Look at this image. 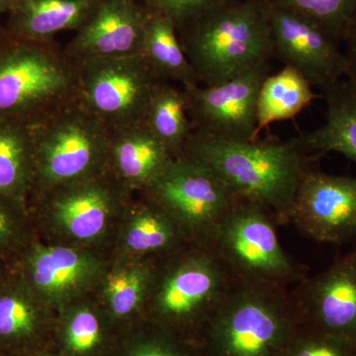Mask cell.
Wrapping results in <instances>:
<instances>
[{"instance_id": "obj_21", "label": "cell", "mask_w": 356, "mask_h": 356, "mask_svg": "<svg viewBox=\"0 0 356 356\" xmlns=\"http://www.w3.org/2000/svg\"><path fill=\"white\" fill-rule=\"evenodd\" d=\"M316 98L318 95L308 79L289 65L268 74L257 97V132L275 122L294 118Z\"/></svg>"}, {"instance_id": "obj_15", "label": "cell", "mask_w": 356, "mask_h": 356, "mask_svg": "<svg viewBox=\"0 0 356 356\" xmlns=\"http://www.w3.org/2000/svg\"><path fill=\"white\" fill-rule=\"evenodd\" d=\"M173 159L144 121L111 130L107 163L125 184L147 188Z\"/></svg>"}, {"instance_id": "obj_1", "label": "cell", "mask_w": 356, "mask_h": 356, "mask_svg": "<svg viewBox=\"0 0 356 356\" xmlns=\"http://www.w3.org/2000/svg\"><path fill=\"white\" fill-rule=\"evenodd\" d=\"M184 154L207 165L238 197L266 208L278 225L290 222L300 182L317 161L295 139L222 140L197 132Z\"/></svg>"}, {"instance_id": "obj_26", "label": "cell", "mask_w": 356, "mask_h": 356, "mask_svg": "<svg viewBox=\"0 0 356 356\" xmlns=\"http://www.w3.org/2000/svg\"><path fill=\"white\" fill-rule=\"evenodd\" d=\"M179 231L175 222L161 207L147 209L135 218L128 232L127 243L140 252L168 250L177 242Z\"/></svg>"}, {"instance_id": "obj_16", "label": "cell", "mask_w": 356, "mask_h": 356, "mask_svg": "<svg viewBox=\"0 0 356 356\" xmlns=\"http://www.w3.org/2000/svg\"><path fill=\"white\" fill-rule=\"evenodd\" d=\"M321 89L327 108L324 125L295 140L314 158L339 153L356 163V93L343 79Z\"/></svg>"}, {"instance_id": "obj_29", "label": "cell", "mask_w": 356, "mask_h": 356, "mask_svg": "<svg viewBox=\"0 0 356 356\" xmlns=\"http://www.w3.org/2000/svg\"><path fill=\"white\" fill-rule=\"evenodd\" d=\"M102 339L99 321L88 310L77 312L67 324L65 341L67 348L76 355L95 350Z\"/></svg>"}, {"instance_id": "obj_32", "label": "cell", "mask_w": 356, "mask_h": 356, "mask_svg": "<svg viewBox=\"0 0 356 356\" xmlns=\"http://www.w3.org/2000/svg\"><path fill=\"white\" fill-rule=\"evenodd\" d=\"M19 199L0 196V248L7 247L20 233V218L16 210Z\"/></svg>"}, {"instance_id": "obj_2", "label": "cell", "mask_w": 356, "mask_h": 356, "mask_svg": "<svg viewBox=\"0 0 356 356\" xmlns=\"http://www.w3.org/2000/svg\"><path fill=\"white\" fill-rule=\"evenodd\" d=\"M201 86H216L273 58L264 0H226L177 26Z\"/></svg>"}, {"instance_id": "obj_31", "label": "cell", "mask_w": 356, "mask_h": 356, "mask_svg": "<svg viewBox=\"0 0 356 356\" xmlns=\"http://www.w3.org/2000/svg\"><path fill=\"white\" fill-rule=\"evenodd\" d=\"M130 356H203L196 344L166 336L147 341Z\"/></svg>"}, {"instance_id": "obj_23", "label": "cell", "mask_w": 356, "mask_h": 356, "mask_svg": "<svg viewBox=\"0 0 356 356\" xmlns=\"http://www.w3.org/2000/svg\"><path fill=\"white\" fill-rule=\"evenodd\" d=\"M34 177L31 128L0 117V196L20 199Z\"/></svg>"}, {"instance_id": "obj_33", "label": "cell", "mask_w": 356, "mask_h": 356, "mask_svg": "<svg viewBox=\"0 0 356 356\" xmlns=\"http://www.w3.org/2000/svg\"><path fill=\"white\" fill-rule=\"evenodd\" d=\"M343 42L346 44L343 50L344 60H346L344 77L356 93V22L350 28Z\"/></svg>"}, {"instance_id": "obj_12", "label": "cell", "mask_w": 356, "mask_h": 356, "mask_svg": "<svg viewBox=\"0 0 356 356\" xmlns=\"http://www.w3.org/2000/svg\"><path fill=\"white\" fill-rule=\"evenodd\" d=\"M290 222L312 240L343 243L356 236V178L312 168L300 182Z\"/></svg>"}, {"instance_id": "obj_3", "label": "cell", "mask_w": 356, "mask_h": 356, "mask_svg": "<svg viewBox=\"0 0 356 356\" xmlns=\"http://www.w3.org/2000/svg\"><path fill=\"white\" fill-rule=\"evenodd\" d=\"M301 325L287 287L236 280L196 346L203 356H284Z\"/></svg>"}, {"instance_id": "obj_34", "label": "cell", "mask_w": 356, "mask_h": 356, "mask_svg": "<svg viewBox=\"0 0 356 356\" xmlns=\"http://www.w3.org/2000/svg\"><path fill=\"white\" fill-rule=\"evenodd\" d=\"M14 0H0V15L10 11L13 8Z\"/></svg>"}, {"instance_id": "obj_28", "label": "cell", "mask_w": 356, "mask_h": 356, "mask_svg": "<svg viewBox=\"0 0 356 356\" xmlns=\"http://www.w3.org/2000/svg\"><path fill=\"white\" fill-rule=\"evenodd\" d=\"M147 277V273L139 269L118 271L109 276L107 296L117 316L128 315L140 305L146 290Z\"/></svg>"}, {"instance_id": "obj_7", "label": "cell", "mask_w": 356, "mask_h": 356, "mask_svg": "<svg viewBox=\"0 0 356 356\" xmlns=\"http://www.w3.org/2000/svg\"><path fill=\"white\" fill-rule=\"evenodd\" d=\"M163 273L154 296L156 313L175 332L194 336L205 325L236 281L210 243L180 257Z\"/></svg>"}, {"instance_id": "obj_11", "label": "cell", "mask_w": 356, "mask_h": 356, "mask_svg": "<svg viewBox=\"0 0 356 356\" xmlns=\"http://www.w3.org/2000/svg\"><path fill=\"white\" fill-rule=\"evenodd\" d=\"M266 6L273 57L320 88L344 77L346 60L339 48L341 41L334 35L303 14L267 2Z\"/></svg>"}, {"instance_id": "obj_13", "label": "cell", "mask_w": 356, "mask_h": 356, "mask_svg": "<svg viewBox=\"0 0 356 356\" xmlns=\"http://www.w3.org/2000/svg\"><path fill=\"white\" fill-rule=\"evenodd\" d=\"M290 292L302 324L356 344V250Z\"/></svg>"}, {"instance_id": "obj_25", "label": "cell", "mask_w": 356, "mask_h": 356, "mask_svg": "<svg viewBox=\"0 0 356 356\" xmlns=\"http://www.w3.org/2000/svg\"><path fill=\"white\" fill-rule=\"evenodd\" d=\"M317 21L343 42L356 22V0H264Z\"/></svg>"}, {"instance_id": "obj_18", "label": "cell", "mask_w": 356, "mask_h": 356, "mask_svg": "<svg viewBox=\"0 0 356 356\" xmlns=\"http://www.w3.org/2000/svg\"><path fill=\"white\" fill-rule=\"evenodd\" d=\"M140 55L161 81L181 88L197 86V76L178 39L177 23L156 7H147Z\"/></svg>"}, {"instance_id": "obj_14", "label": "cell", "mask_w": 356, "mask_h": 356, "mask_svg": "<svg viewBox=\"0 0 356 356\" xmlns=\"http://www.w3.org/2000/svg\"><path fill=\"white\" fill-rule=\"evenodd\" d=\"M146 17L133 0H100L65 51L76 63L140 55Z\"/></svg>"}, {"instance_id": "obj_24", "label": "cell", "mask_w": 356, "mask_h": 356, "mask_svg": "<svg viewBox=\"0 0 356 356\" xmlns=\"http://www.w3.org/2000/svg\"><path fill=\"white\" fill-rule=\"evenodd\" d=\"M23 288L0 290V343H19L38 329V312Z\"/></svg>"}, {"instance_id": "obj_19", "label": "cell", "mask_w": 356, "mask_h": 356, "mask_svg": "<svg viewBox=\"0 0 356 356\" xmlns=\"http://www.w3.org/2000/svg\"><path fill=\"white\" fill-rule=\"evenodd\" d=\"M97 175L65 184L54 202V212L65 229L81 240L99 235L106 224L113 194Z\"/></svg>"}, {"instance_id": "obj_4", "label": "cell", "mask_w": 356, "mask_h": 356, "mask_svg": "<svg viewBox=\"0 0 356 356\" xmlns=\"http://www.w3.org/2000/svg\"><path fill=\"white\" fill-rule=\"evenodd\" d=\"M0 49V117L32 125L79 96V65L54 40Z\"/></svg>"}, {"instance_id": "obj_8", "label": "cell", "mask_w": 356, "mask_h": 356, "mask_svg": "<svg viewBox=\"0 0 356 356\" xmlns=\"http://www.w3.org/2000/svg\"><path fill=\"white\" fill-rule=\"evenodd\" d=\"M154 204L181 233L209 243L238 196L207 165L191 156L175 158L147 187Z\"/></svg>"}, {"instance_id": "obj_20", "label": "cell", "mask_w": 356, "mask_h": 356, "mask_svg": "<svg viewBox=\"0 0 356 356\" xmlns=\"http://www.w3.org/2000/svg\"><path fill=\"white\" fill-rule=\"evenodd\" d=\"M91 269L90 261L76 250L36 245L26 259V284L42 294H62L81 285Z\"/></svg>"}, {"instance_id": "obj_22", "label": "cell", "mask_w": 356, "mask_h": 356, "mask_svg": "<svg viewBox=\"0 0 356 356\" xmlns=\"http://www.w3.org/2000/svg\"><path fill=\"white\" fill-rule=\"evenodd\" d=\"M143 121L173 158L184 156L193 132L184 88L168 81H158Z\"/></svg>"}, {"instance_id": "obj_30", "label": "cell", "mask_w": 356, "mask_h": 356, "mask_svg": "<svg viewBox=\"0 0 356 356\" xmlns=\"http://www.w3.org/2000/svg\"><path fill=\"white\" fill-rule=\"evenodd\" d=\"M224 1L226 0H151L149 6L168 14L177 26Z\"/></svg>"}, {"instance_id": "obj_9", "label": "cell", "mask_w": 356, "mask_h": 356, "mask_svg": "<svg viewBox=\"0 0 356 356\" xmlns=\"http://www.w3.org/2000/svg\"><path fill=\"white\" fill-rule=\"evenodd\" d=\"M79 97L111 130L144 120L159 79L142 55L79 63Z\"/></svg>"}, {"instance_id": "obj_5", "label": "cell", "mask_w": 356, "mask_h": 356, "mask_svg": "<svg viewBox=\"0 0 356 356\" xmlns=\"http://www.w3.org/2000/svg\"><path fill=\"white\" fill-rule=\"evenodd\" d=\"M30 128L34 177L47 186L95 177L107 163L111 129L79 96Z\"/></svg>"}, {"instance_id": "obj_17", "label": "cell", "mask_w": 356, "mask_h": 356, "mask_svg": "<svg viewBox=\"0 0 356 356\" xmlns=\"http://www.w3.org/2000/svg\"><path fill=\"white\" fill-rule=\"evenodd\" d=\"M100 0H14L11 33L19 38L50 41L58 33L79 31Z\"/></svg>"}, {"instance_id": "obj_10", "label": "cell", "mask_w": 356, "mask_h": 356, "mask_svg": "<svg viewBox=\"0 0 356 356\" xmlns=\"http://www.w3.org/2000/svg\"><path fill=\"white\" fill-rule=\"evenodd\" d=\"M270 70L266 63L216 86L182 88L193 132L222 140H257V97Z\"/></svg>"}, {"instance_id": "obj_6", "label": "cell", "mask_w": 356, "mask_h": 356, "mask_svg": "<svg viewBox=\"0 0 356 356\" xmlns=\"http://www.w3.org/2000/svg\"><path fill=\"white\" fill-rule=\"evenodd\" d=\"M276 226L266 208L238 197L209 243L236 280L288 288L307 274L283 250Z\"/></svg>"}, {"instance_id": "obj_27", "label": "cell", "mask_w": 356, "mask_h": 356, "mask_svg": "<svg viewBox=\"0 0 356 356\" xmlns=\"http://www.w3.org/2000/svg\"><path fill=\"white\" fill-rule=\"evenodd\" d=\"M284 356H356V344L302 324Z\"/></svg>"}]
</instances>
